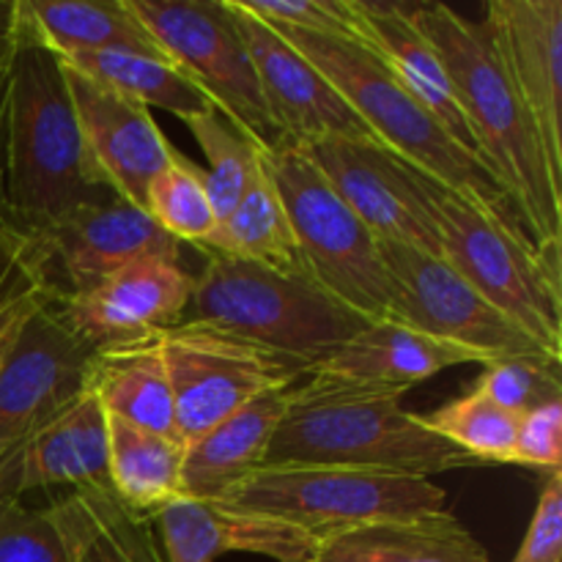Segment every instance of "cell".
Returning a JSON list of instances; mask_svg holds the SVG:
<instances>
[{"instance_id": "cell-1", "label": "cell", "mask_w": 562, "mask_h": 562, "mask_svg": "<svg viewBox=\"0 0 562 562\" xmlns=\"http://www.w3.org/2000/svg\"><path fill=\"white\" fill-rule=\"evenodd\" d=\"M113 198L119 195L82 137L64 60L20 20L0 102V203L5 223L14 234H27Z\"/></svg>"}, {"instance_id": "cell-2", "label": "cell", "mask_w": 562, "mask_h": 562, "mask_svg": "<svg viewBox=\"0 0 562 562\" xmlns=\"http://www.w3.org/2000/svg\"><path fill=\"white\" fill-rule=\"evenodd\" d=\"M415 20L442 58L483 165L503 187L525 234L538 250H560L562 176L549 162L541 132L481 22L445 3H415Z\"/></svg>"}, {"instance_id": "cell-3", "label": "cell", "mask_w": 562, "mask_h": 562, "mask_svg": "<svg viewBox=\"0 0 562 562\" xmlns=\"http://www.w3.org/2000/svg\"><path fill=\"white\" fill-rule=\"evenodd\" d=\"M439 256L549 355L562 360L560 250H538L510 209L420 170Z\"/></svg>"}, {"instance_id": "cell-4", "label": "cell", "mask_w": 562, "mask_h": 562, "mask_svg": "<svg viewBox=\"0 0 562 562\" xmlns=\"http://www.w3.org/2000/svg\"><path fill=\"white\" fill-rule=\"evenodd\" d=\"M318 464L431 477L475 461L437 437L393 395H360L294 384L263 467Z\"/></svg>"}, {"instance_id": "cell-5", "label": "cell", "mask_w": 562, "mask_h": 562, "mask_svg": "<svg viewBox=\"0 0 562 562\" xmlns=\"http://www.w3.org/2000/svg\"><path fill=\"white\" fill-rule=\"evenodd\" d=\"M184 318L228 329L305 368L371 322L324 291L305 267L280 272L223 256H209L192 274Z\"/></svg>"}, {"instance_id": "cell-6", "label": "cell", "mask_w": 562, "mask_h": 562, "mask_svg": "<svg viewBox=\"0 0 562 562\" xmlns=\"http://www.w3.org/2000/svg\"><path fill=\"white\" fill-rule=\"evenodd\" d=\"M274 31L294 44L333 82L335 91L366 121L382 146L456 190L472 192L483 201L510 209L497 179L415 102V97L395 80L393 71L368 44L294 31V27H274Z\"/></svg>"}, {"instance_id": "cell-7", "label": "cell", "mask_w": 562, "mask_h": 562, "mask_svg": "<svg viewBox=\"0 0 562 562\" xmlns=\"http://www.w3.org/2000/svg\"><path fill=\"white\" fill-rule=\"evenodd\" d=\"M220 503L289 521L316 541L373 521L450 510L448 494L431 477L318 464L258 467Z\"/></svg>"}, {"instance_id": "cell-8", "label": "cell", "mask_w": 562, "mask_h": 562, "mask_svg": "<svg viewBox=\"0 0 562 562\" xmlns=\"http://www.w3.org/2000/svg\"><path fill=\"white\" fill-rule=\"evenodd\" d=\"M263 157L307 274L360 316L387 318L390 285L376 236L294 143L280 140L269 151L263 148Z\"/></svg>"}, {"instance_id": "cell-9", "label": "cell", "mask_w": 562, "mask_h": 562, "mask_svg": "<svg viewBox=\"0 0 562 562\" xmlns=\"http://www.w3.org/2000/svg\"><path fill=\"white\" fill-rule=\"evenodd\" d=\"M126 5L165 58L190 75L236 130L267 151L283 140L228 0H126Z\"/></svg>"}, {"instance_id": "cell-10", "label": "cell", "mask_w": 562, "mask_h": 562, "mask_svg": "<svg viewBox=\"0 0 562 562\" xmlns=\"http://www.w3.org/2000/svg\"><path fill=\"white\" fill-rule=\"evenodd\" d=\"M162 355L184 445L201 439L241 406L302 379L305 366L228 329L181 318L162 329Z\"/></svg>"}, {"instance_id": "cell-11", "label": "cell", "mask_w": 562, "mask_h": 562, "mask_svg": "<svg viewBox=\"0 0 562 562\" xmlns=\"http://www.w3.org/2000/svg\"><path fill=\"white\" fill-rule=\"evenodd\" d=\"M379 252L390 285L387 318L428 338L464 346L486 362L510 357L560 362L481 291L472 289L442 256L401 241H379Z\"/></svg>"}, {"instance_id": "cell-12", "label": "cell", "mask_w": 562, "mask_h": 562, "mask_svg": "<svg viewBox=\"0 0 562 562\" xmlns=\"http://www.w3.org/2000/svg\"><path fill=\"white\" fill-rule=\"evenodd\" d=\"M14 247L25 272L53 302L91 289L135 258H181L179 241L170 239L146 209L124 198L77 209L44 228L14 234Z\"/></svg>"}, {"instance_id": "cell-13", "label": "cell", "mask_w": 562, "mask_h": 562, "mask_svg": "<svg viewBox=\"0 0 562 562\" xmlns=\"http://www.w3.org/2000/svg\"><path fill=\"white\" fill-rule=\"evenodd\" d=\"M379 241H401L439 256V234L420 168L376 140L294 143Z\"/></svg>"}, {"instance_id": "cell-14", "label": "cell", "mask_w": 562, "mask_h": 562, "mask_svg": "<svg viewBox=\"0 0 562 562\" xmlns=\"http://www.w3.org/2000/svg\"><path fill=\"white\" fill-rule=\"evenodd\" d=\"M88 360L91 346L44 296L0 366V459L86 393Z\"/></svg>"}, {"instance_id": "cell-15", "label": "cell", "mask_w": 562, "mask_h": 562, "mask_svg": "<svg viewBox=\"0 0 562 562\" xmlns=\"http://www.w3.org/2000/svg\"><path fill=\"white\" fill-rule=\"evenodd\" d=\"M228 9L245 38L269 115L283 140L311 143L324 137L376 140L366 121L294 44L285 42L267 22L247 14L239 0H228Z\"/></svg>"}, {"instance_id": "cell-16", "label": "cell", "mask_w": 562, "mask_h": 562, "mask_svg": "<svg viewBox=\"0 0 562 562\" xmlns=\"http://www.w3.org/2000/svg\"><path fill=\"white\" fill-rule=\"evenodd\" d=\"M190 296L192 274L181 258L143 256L55 307L77 338L97 349L173 327L184 318Z\"/></svg>"}, {"instance_id": "cell-17", "label": "cell", "mask_w": 562, "mask_h": 562, "mask_svg": "<svg viewBox=\"0 0 562 562\" xmlns=\"http://www.w3.org/2000/svg\"><path fill=\"white\" fill-rule=\"evenodd\" d=\"M481 27L562 176V3L488 0Z\"/></svg>"}, {"instance_id": "cell-18", "label": "cell", "mask_w": 562, "mask_h": 562, "mask_svg": "<svg viewBox=\"0 0 562 562\" xmlns=\"http://www.w3.org/2000/svg\"><path fill=\"white\" fill-rule=\"evenodd\" d=\"M486 366L481 355L464 346L428 338L393 318L368 322L344 346L302 371L300 382L316 390L401 398L415 384L453 366Z\"/></svg>"}, {"instance_id": "cell-19", "label": "cell", "mask_w": 562, "mask_h": 562, "mask_svg": "<svg viewBox=\"0 0 562 562\" xmlns=\"http://www.w3.org/2000/svg\"><path fill=\"white\" fill-rule=\"evenodd\" d=\"M64 60V58H60ZM77 121L93 162L115 195L146 206V192L176 151L159 132L151 110L99 86L64 60Z\"/></svg>"}, {"instance_id": "cell-20", "label": "cell", "mask_w": 562, "mask_h": 562, "mask_svg": "<svg viewBox=\"0 0 562 562\" xmlns=\"http://www.w3.org/2000/svg\"><path fill=\"white\" fill-rule=\"evenodd\" d=\"M108 486V412L91 393L27 434L0 459V499L42 488Z\"/></svg>"}, {"instance_id": "cell-21", "label": "cell", "mask_w": 562, "mask_h": 562, "mask_svg": "<svg viewBox=\"0 0 562 562\" xmlns=\"http://www.w3.org/2000/svg\"><path fill=\"white\" fill-rule=\"evenodd\" d=\"M168 562H217L245 552L278 562H311L318 541L274 516L231 508L220 499L179 497L154 519Z\"/></svg>"}, {"instance_id": "cell-22", "label": "cell", "mask_w": 562, "mask_h": 562, "mask_svg": "<svg viewBox=\"0 0 562 562\" xmlns=\"http://www.w3.org/2000/svg\"><path fill=\"white\" fill-rule=\"evenodd\" d=\"M368 33V47L384 60L395 80L415 97V102L483 165L453 82L442 58L415 20V3L406 0H355ZM486 168V165H483ZM488 170V168H486Z\"/></svg>"}, {"instance_id": "cell-23", "label": "cell", "mask_w": 562, "mask_h": 562, "mask_svg": "<svg viewBox=\"0 0 562 562\" xmlns=\"http://www.w3.org/2000/svg\"><path fill=\"white\" fill-rule=\"evenodd\" d=\"M86 393H91L110 417L179 439L162 329L91 349Z\"/></svg>"}, {"instance_id": "cell-24", "label": "cell", "mask_w": 562, "mask_h": 562, "mask_svg": "<svg viewBox=\"0 0 562 562\" xmlns=\"http://www.w3.org/2000/svg\"><path fill=\"white\" fill-rule=\"evenodd\" d=\"M294 384L258 395L256 401L209 428L201 439L187 445L181 497L220 499L231 486L263 467L269 442L294 398Z\"/></svg>"}, {"instance_id": "cell-25", "label": "cell", "mask_w": 562, "mask_h": 562, "mask_svg": "<svg viewBox=\"0 0 562 562\" xmlns=\"http://www.w3.org/2000/svg\"><path fill=\"white\" fill-rule=\"evenodd\" d=\"M311 562H488V554L450 510H442L324 538Z\"/></svg>"}, {"instance_id": "cell-26", "label": "cell", "mask_w": 562, "mask_h": 562, "mask_svg": "<svg viewBox=\"0 0 562 562\" xmlns=\"http://www.w3.org/2000/svg\"><path fill=\"white\" fill-rule=\"evenodd\" d=\"M69 562H168L154 521L130 514L110 486L75 488L47 505Z\"/></svg>"}, {"instance_id": "cell-27", "label": "cell", "mask_w": 562, "mask_h": 562, "mask_svg": "<svg viewBox=\"0 0 562 562\" xmlns=\"http://www.w3.org/2000/svg\"><path fill=\"white\" fill-rule=\"evenodd\" d=\"M20 20L58 55L135 53L165 58L126 0H20Z\"/></svg>"}, {"instance_id": "cell-28", "label": "cell", "mask_w": 562, "mask_h": 562, "mask_svg": "<svg viewBox=\"0 0 562 562\" xmlns=\"http://www.w3.org/2000/svg\"><path fill=\"white\" fill-rule=\"evenodd\" d=\"M201 250H206L209 256L258 263V267L280 269V272L302 267L300 247H296L278 184L269 173L263 148L258 151L239 201L220 220Z\"/></svg>"}, {"instance_id": "cell-29", "label": "cell", "mask_w": 562, "mask_h": 562, "mask_svg": "<svg viewBox=\"0 0 562 562\" xmlns=\"http://www.w3.org/2000/svg\"><path fill=\"white\" fill-rule=\"evenodd\" d=\"M184 445L108 415V486L130 514L154 521L181 497Z\"/></svg>"}, {"instance_id": "cell-30", "label": "cell", "mask_w": 562, "mask_h": 562, "mask_svg": "<svg viewBox=\"0 0 562 562\" xmlns=\"http://www.w3.org/2000/svg\"><path fill=\"white\" fill-rule=\"evenodd\" d=\"M69 66L97 80L99 86L143 104L190 121L214 110L209 93L190 75L165 58L135 53H77L60 55Z\"/></svg>"}, {"instance_id": "cell-31", "label": "cell", "mask_w": 562, "mask_h": 562, "mask_svg": "<svg viewBox=\"0 0 562 562\" xmlns=\"http://www.w3.org/2000/svg\"><path fill=\"white\" fill-rule=\"evenodd\" d=\"M143 209L179 245L190 241L203 247L217 228V212L206 190V173L179 151L170 154L168 165L151 181Z\"/></svg>"}, {"instance_id": "cell-32", "label": "cell", "mask_w": 562, "mask_h": 562, "mask_svg": "<svg viewBox=\"0 0 562 562\" xmlns=\"http://www.w3.org/2000/svg\"><path fill=\"white\" fill-rule=\"evenodd\" d=\"M420 417L437 437L448 439L475 464H510L519 417L499 409L477 390Z\"/></svg>"}, {"instance_id": "cell-33", "label": "cell", "mask_w": 562, "mask_h": 562, "mask_svg": "<svg viewBox=\"0 0 562 562\" xmlns=\"http://www.w3.org/2000/svg\"><path fill=\"white\" fill-rule=\"evenodd\" d=\"M184 124L190 126L201 151L206 154L209 170H203V173H206L209 201H212L220 223L234 209V203L239 201L261 146H256L245 132L236 130L217 108L203 115H195V119L184 121Z\"/></svg>"}, {"instance_id": "cell-34", "label": "cell", "mask_w": 562, "mask_h": 562, "mask_svg": "<svg viewBox=\"0 0 562 562\" xmlns=\"http://www.w3.org/2000/svg\"><path fill=\"white\" fill-rule=\"evenodd\" d=\"M475 390L494 401L499 409L525 417L527 412L562 401L560 362L541 357L492 360L483 366Z\"/></svg>"}, {"instance_id": "cell-35", "label": "cell", "mask_w": 562, "mask_h": 562, "mask_svg": "<svg viewBox=\"0 0 562 562\" xmlns=\"http://www.w3.org/2000/svg\"><path fill=\"white\" fill-rule=\"evenodd\" d=\"M239 5L272 27H294L368 44L355 0H239Z\"/></svg>"}, {"instance_id": "cell-36", "label": "cell", "mask_w": 562, "mask_h": 562, "mask_svg": "<svg viewBox=\"0 0 562 562\" xmlns=\"http://www.w3.org/2000/svg\"><path fill=\"white\" fill-rule=\"evenodd\" d=\"M0 562H69L47 508L0 499Z\"/></svg>"}, {"instance_id": "cell-37", "label": "cell", "mask_w": 562, "mask_h": 562, "mask_svg": "<svg viewBox=\"0 0 562 562\" xmlns=\"http://www.w3.org/2000/svg\"><path fill=\"white\" fill-rule=\"evenodd\" d=\"M562 461V401L519 417L510 464L532 470H560Z\"/></svg>"}, {"instance_id": "cell-38", "label": "cell", "mask_w": 562, "mask_h": 562, "mask_svg": "<svg viewBox=\"0 0 562 562\" xmlns=\"http://www.w3.org/2000/svg\"><path fill=\"white\" fill-rule=\"evenodd\" d=\"M514 562H562V472H549Z\"/></svg>"}, {"instance_id": "cell-39", "label": "cell", "mask_w": 562, "mask_h": 562, "mask_svg": "<svg viewBox=\"0 0 562 562\" xmlns=\"http://www.w3.org/2000/svg\"><path fill=\"white\" fill-rule=\"evenodd\" d=\"M20 261V258H16ZM44 300V291L38 289L36 280L25 272V267L20 263V272L11 280V285L5 289V294L0 296V366H3L5 351L14 344L16 333L25 324V318L31 316L33 307Z\"/></svg>"}, {"instance_id": "cell-40", "label": "cell", "mask_w": 562, "mask_h": 562, "mask_svg": "<svg viewBox=\"0 0 562 562\" xmlns=\"http://www.w3.org/2000/svg\"><path fill=\"white\" fill-rule=\"evenodd\" d=\"M20 38V3L0 0V69L11 60Z\"/></svg>"}, {"instance_id": "cell-41", "label": "cell", "mask_w": 562, "mask_h": 562, "mask_svg": "<svg viewBox=\"0 0 562 562\" xmlns=\"http://www.w3.org/2000/svg\"><path fill=\"white\" fill-rule=\"evenodd\" d=\"M20 272V261H16V252L14 256H0V296L5 294V289L11 285V280L16 278Z\"/></svg>"}, {"instance_id": "cell-42", "label": "cell", "mask_w": 562, "mask_h": 562, "mask_svg": "<svg viewBox=\"0 0 562 562\" xmlns=\"http://www.w3.org/2000/svg\"><path fill=\"white\" fill-rule=\"evenodd\" d=\"M16 247H14V234H11L9 223H5V214H3V203H0V256H14Z\"/></svg>"}, {"instance_id": "cell-43", "label": "cell", "mask_w": 562, "mask_h": 562, "mask_svg": "<svg viewBox=\"0 0 562 562\" xmlns=\"http://www.w3.org/2000/svg\"><path fill=\"white\" fill-rule=\"evenodd\" d=\"M5 66H9V64H5ZM5 66L0 69V102H3V88H5Z\"/></svg>"}]
</instances>
